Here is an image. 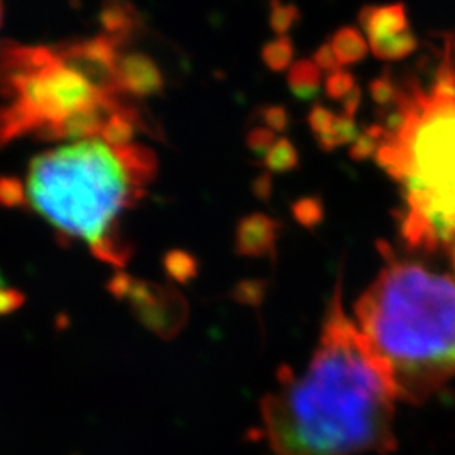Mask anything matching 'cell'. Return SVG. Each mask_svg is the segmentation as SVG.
Segmentation results:
<instances>
[{
    "label": "cell",
    "mask_w": 455,
    "mask_h": 455,
    "mask_svg": "<svg viewBox=\"0 0 455 455\" xmlns=\"http://www.w3.org/2000/svg\"><path fill=\"white\" fill-rule=\"evenodd\" d=\"M390 376L334 291L304 373L282 366L260 403V437L274 455L390 454L396 449Z\"/></svg>",
    "instance_id": "1"
},
{
    "label": "cell",
    "mask_w": 455,
    "mask_h": 455,
    "mask_svg": "<svg viewBox=\"0 0 455 455\" xmlns=\"http://www.w3.org/2000/svg\"><path fill=\"white\" fill-rule=\"evenodd\" d=\"M440 41L434 58L393 76V97L370 132L374 159L403 201L402 238L455 270V33Z\"/></svg>",
    "instance_id": "2"
},
{
    "label": "cell",
    "mask_w": 455,
    "mask_h": 455,
    "mask_svg": "<svg viewBox=\"0 0 455 455\" xmlns=\"http://www.w3.org/2000/svg\"><path fill=\"white\" fill-rule=\"evenodd\" d=\"M156 172L157 159L148 147L80 139L37 154L16 188L5 184L0 191L7 203H24L63 238L124 268L131 251L118 220L144 197Z\"/></svg>",
    "instance_id": "3"
},
{
    "label": "cell",
    "mask_w": 455,
    "mask_h": 455,
    "mask_svg": "<svg viewBox=\"0 0 455 455\" xmlns=\"http://www.w3.org/2000/svg\"><path fill=\"white\" fill-rule=\"evenodd\" d=\"M122 41L107 33L56 48L2 49L0 146L24 135L103 137L115 118L135 114L118 76Z\"/></svg>",
    "instance_id": "4"
},
{
    "label": "cell",
    "mask_w": 455,
    "mask_h": 455,
    "mask_svg": "<svg viewBox=\"0 0 455 455\" xmlns=\"http://www.w3.org/2000/svg\"><path fill=\"white\" fill-rule=\"evenodd\" d=\"M379 248L385 265L355 306L356 325L398 402L420 405L455 378V270Z\"/></svg>",
    "instance_id": "5"
},
{
    "label": "cell",
    "mask_w": 455,
    "mask_h": 455,
    "mask_svg": "<svg viewBox=\"0 0 455 455\" xmlns=\"http://www.w3.org/2000/svg\"><path fill=\"white\" fill-rule=\"evenodd\" d=\"M112 289L120 297H129L133 309L139 312L144 324L161 336L176 334L182 325L186 312L182 307L180 295L171 297V291L161 289L152 283L132 280L131 276L118 275L112 282Z\"/></svg>",
    "instance_id": "6"
},
{
    "label": "cell",
    "mask_w": 455,
    "mask_h": 455,
    "mask_svg": "<svg viewBox=\"0 0 455 455\" xmlns=\"http://www.w3.org/2000/svg\"><path fill=\"white\" fill-rule=\"evenodd\" d=\"M120 84L127 95L147 97L163 88L164 78L156 63L140 52L122 54L118 63Z\"/></svg>",
    "instance_id": "7"
},
{
    "label": "cell",
    "mask_w": 455,
    "mask_h": 455,
    "mask_svg": "<svg viewBox=\"0 0 455 455\" xmlns=\"http://www.w3.org/2000/svg\"><path fill=\"white\" fill-rule=\"evenodd\" d=\"M276 243V221L267 214L246 216L236 229V248L244 257H263Z\"/></svg>",
    "instance_id": "8"
},
{
    "label": "cell",
    "mask_w": 455,
    "mask_h": 455,
    "mask_svg": "<svg viewBox=\"0 0 455 455\" xmlns=\"http://www.w3.org/2000/svg\"><path fill=\"white\" fill-rule=\"evenodd\" d=\"M359 22L368 34L370 43L391 39L410 29L407 12L402 4L383 5V7H366L359 14Z\"/></svg>",
    "instance_id": "9"
},
{
    "label": "cell",
    "mask_w": 455,
    "mask_h": 455,
    "mask_svg": "<svg viewBox=\"0 0 455 455\" xmlns=\"http://www.w3.org/2000/svg\"><path fill=\"white\" fill-rule=\"evenodd\" d=\"M331 46L334 49L339 63L351 65L364 58L368 52V43L355 28H342L338 33L332 36Z\"/></svg>",
    "instance_id": "10"
},
{
    "label": "cell",
    "mask_w": 455,
    "mask_h": 455,
    "mask_svg": "<svg viewBox=\"0 0 455 455\" xmlns=\"http://www.w3.org/2000/svg\"><path fill=\"white\" fill-rule=\"evenodd\" d=\"M289 86L299 98L314 97L321 86V69L310 60H300L291 66Z\"/></svg>",
    "instance_id": "11"
},
{
    "label": "cell",
    "mask_w": 455,
    "mask_h": 455,
    "mask_svg": "<svg viewBox=\"0 0 455 455\" xmlns=\"http://www.w3.org/2000/svg\"><path fill=\"white\" fill-rule=\"evenodd\" d=\"M370 48L378 58L402 60V58H407L408 54H411L417 49V39L411 33V29H407L405 33L398 34L391 39L370 43Z\"/></svg>",
    "instance_id": "12"
},
{
    "label": "cell",
    "mask_w": 455,
    "mask_h": 455,
    "mask_svg": "<svg viewBox=\"0 0 455 455\" xmlns=\"http://www.w3.org/2000/svg\"><path fill=\"white\" fill-rule=\"evenodd\" d=\"M358 135V127L353 118L346 115H336L331 129L319 137V144L324 148H336V147L355 142Z\"/></svg>",
    "instance_id": "13"
},
{
    "label": "cell",
    "mask_w": 455,
    "mask_h": 455,
    "mask_svg": "<svg viewBox=\"0 0 455 455\" xmlns=\"http://www.w3.org/2000/svg\"><path fill=\"white\" fill-rule=\"evenodd\" d=\"M265 163L274 172H287L297 165L299 156H297L295 147L291 144V140L282 137L276 140L275 146L267 152Z\"/></svg>",
    "instance_id": "14"
},
{
    "label": "cell",
    "mask_w": 455,
    "mask_h": 455,
    "mask_svg": "<svg viewBox=\"0 0 455 455\" xmlns=\"http://www.w3.org/2000/svg\"><path fill=\"white\" fill-rule=\"evenodd\" d=\"M165 268L171 278H174L180 283H186L188 280L195 278L197 272V263L195 259L180 250H174L165 257Z\"/></svg>",
    "instance_id": "15"
},
{
    "label": "cell",
    "mask_w": 455,
    "mask_h": 455,
    "mask_svg": "<svg viewBox=\"0 0 455 455\" xmlns=\"http://www.w3.org/2000/svg\"><path fill=\"white\" fill-rule=\"evenodd\" d=\"M292 43L291 39L287 37H276L275 41L268 43L265 48H263V61L267 63L268 68L272 69H285V68H291V61H292Z\"/></svg>",
    "instance_id": "16"
},
{
    "label": "cell",
    "mask_w": 455,
    "mask_h": 455,
    "mask_svg": "<svg viewBox=\"0 0 455 455\" xmlns=\"http://www.w3.org/2000/svg\"><path fill=\"white\" fill-rule=\"evenodd\" d=\"M356 80L355 76L346 71V69H338L331 73L325 80V92L327 95L334 100H344L355 88H356Z\"/></svg>",
    "instance_id": "17"
},
{
    "label": "cell",
    "mask_w": 455,
    "mask_h": 455,
    "mask_svg": "<svg viewBox=\"0 0 455 455\" xmlns=\"http://www.w3.org/2000/svg\"><path fill=\"white\" fill-rule=\"evenodd\" d=\"M295 218L306 225V227H315L323 218V206L317 199H302L293 206Z\"/></svg>",
    "instance_id": "18"
},
{
    "label": "cell",
    "mask_w": 455,
    "mask_h": 455,
    "mask_svg": "<svg viewBox=\"0 0 455 455\" xmlns=\"http://www.w3.org/2000/svg\"><path fill=\"white\" fill-rule=\"evenodd\" d=\"M299 17V11L293 5H283V4H274L272 5V16L270 24L274 31L283 34L287 29L292 28L293 20Z\"/></svg>",
    "instance_id": "19"
},
{
    "label": "cell",
    "mask_w": 455,
    "mask_h": 455,
    "mask_svg": "<svg viewBox=\"0 0 455 455\" xmlns=\"http://www.w3.org/2000/svg\"><path fill=\"white\" fill-rule=\"evenodd\" d=\"M276 140L278 139H276L275 132H272L270 129H263V127L253 129L248 135L250 148L257 154H263V156H267V152L275 146Z\"/></svg>",
    "instance_id": "20"
},
{
    "label": "cell",
    "mask_w": 455,
    "mask_h": 455,
    "mask_svg": "<svg viewBox=\"0 0 455 455\" xmlns=\"http://www.w3.org/2000/svg\"><path fill=\"white\" fill-rule=\"evenodd\" d=\"M314 63L317 65L321 71H329V75L338 71V69H341V63H339L334 49L331 46V43H325V44H323L321 48L315 51Z\"/></svg>",
    "instance_id": "21"
},
{
    "label": "cell",
    "mask_w": 455,
    "mask_h": 455,
    "mask_svg": "<svg viewBox=\"0 0 455 455\" xmlns=\"http://www.w3.org/2000/svg\"><path fill=\"white\" fill-rule=\"evenodd\" d=\"M374 150H376V139L370 129H366L363 133H359L358 139L353 142L351 156L361 161V159H368L370 156H374Z\"/></svg>",
    "instance_id": "22"
},
{
    "label": "cell",
    "mask_w": 455,
    "mask_h": 455,
    "mask_svg": "<svg viewBox=\"0 0 455 455\" xmlns=\"http://www.w3.org/2000/svg\"><path fill=\"white\" fill-rule=\"evenodd\" d=\"M334 118H336V115L332 114L331 110H327L325 107H314V110L309 115L310 127L317 133V137H321L331 129Z\"/></svg>",
    "instance_id": "23"
},
{
    "label": "cell",
    "mask_w": 455,
    "mask_h": 455,
    "mask_svg": "<svg viewBox=\"0 0 455 455\" xmlns=\"http://www.w3.org/2000/svg\"><path fill=\"white\" fill-rule=\"evenodd\" d=\"M265 124L272 132H280L287 125V112L283 107H270L265 112Z\"/></svg>",
    "instance_id": "24"
},
{
    "label": "cell",
    "mask_w": 455,
    "mask_h": 455,
    "mask_svg": "<svg viewBox=\"0 0 455 455\" xmlns=\"http://www.w3.org/2000/svg\"><path fill=\"white\" fill-rule=\"evenodd\" d=\"M359 101H361V92H359L358 86L347 95V97L342 100V108H344V114L349 118H353L356 110H358Z\"/></svg>",
    "instance_id": "25"
},
{
    "label": "cell",
    "mask_w": 455,
    "mask_h": 455,
    "mask_svg": "<svg viewBox=\"0 0 455 455\" xmlns=\"http://www.w3.org/2000/svg\"><path fill=\"white\" fill-rule=\"evenodd\" d=\"M2 19H4V5L0 4V26H2Z\"/></svg>",
    "instance_id": "26"
}]
</instances>
